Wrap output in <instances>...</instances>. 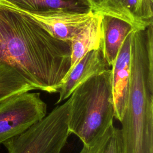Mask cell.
I'll use <instances>...</instances> for the list:
<instances>
[{"mask_svg":"<svg viewBox=\"0 0 153 153\" xmlns=\"http://www.w3.org/2000/svg\"><path fill=\"white\" fill-rule=\"evenodd\" d=\"M69 98V130L79 138L83 145H89L113 124L111 69L83 82Z\"/></svg>","mask_w":153,"mask_h":153,"instance_id":"cell-3","label":"cell"},{"mask_svg":"<svg viewBox=\"0 0 153 153\" xmlns=\"http://www.w3.org/2000/svg\"><path fill=\"white\" fill-rule=\"evenodd\" d=\"M111 69L102 48L93 50L85 54L68 72L59 88V97L56 104L70 97L77 86L90 78Z\"/></svg>","mask_w":153,"mask_h":153,"instance_id":"cell-8","label":"cell"},{"mask_svg":"<svg viewBox=\"0 0 153 153\" xmlns=\"http://www.w3.org/2000/svg\"><path fill=\"white\" fill-rule=\"evenodd\" d=\"M25 10L34 11L63 9L84 12L89 9L82 0H7Z\"/></svg>","mask_w":153,"mask_h":153,"instance_id":"cell-13","label":"cell"},{"mask_svg":"<svg viewBox=\"0 0 153 153\" xmlns=\"http://www.w3.org/2000/svg\"><path fill=\"white\" fill-rule=\"evenodd\" d=\"M94 13L122 20L133 29L143 30L148 25L140 21L136 16L137 0H82Z\"/></svg>","mask_w":153,"mask_h":153,"instance_id":"cell-10","label":"cell"},{"mask_svg":"<svg viewBox=\"0 0 153 153\" xmlns=\"http://www.w3.org/2000/svg\"><path fill=\"white\" fill-rule=\"evenodd\" d=\"M132 29L127 33L111 68L114 117L120 122L124 114L129 91Z\"/></svg>","mask_w":153,"mask_h":153,"instance_id":"cell-7","label":"cell"},{"mask_svg":"<svg viewBox=\"0 0 153 153\" xmlns=\"http://www.w3.org/2000/svg\"><path fill=\"white\" fill-rule=\"evenodd\" d=\"M47 115L39 93L25 92L0 101V144L19 135Z\"/></svg>","mask_w":153,"mask_h":153,"instance_id":"cell-5","label":"cell"},{"mask_svg":"<svg viewBox=\"0 0 153 153\" xmlns=\"http://www.w3.org/2000/svg\"><path fill=\"white\" fill-rule=\"evenodd\" d=\"M103 38L102 50L110 67L127 35L133 29L126 22L114 17L103 16Z\"/></svg>","mask_w":153,"mask_h":153,"instance_id":"cell-11","label":"cell"},{"mask_svg":"<svg viewBox=\"0 0 153 153\" xmlns=\"http://www.w3.org/2000/svg\"><path fill=\"white\" fill-rule=\"evenodd\" d=\"M70 108L69 97L25 131L4 142L8 153H60L71 134Z\"/></svg>","mask_w":153,"mask_h":153,"instance_id":"cell-4","label":"cell"},{"mask_svg":"<svg viewBox=\"0 0 153 153\" xmlns=\"http://www.w3.org/2000/svg\"><path fill=\"white\" fill-rule=\"evenodd\" d=\"M79 153H123L120 129L111 125L89 145H83Z\"/></svg>","mask_w":153,"mask_h":153,"instance_id":"cell-14","label":"cell"},{"mask_svg":"<svg viewBox=\"0 0 153 153\" xmlns=\"http://www.w3.org/2000/svg\"><path fill=\"white\" fill-rule=\"evenodd\" d=\"M135 14L144 24L149 25L152 23L153 0H137Z\"/></svg>","mask_w":153,"mask_h":153,"instance_id":"cell-15","label":"cell"},{"mask_svg":"<svg viewBox=\"0 0 153 153\" xmlns=\"http://www.w3.org/2000/svg\"><path fill=\"white\" fill-rule=\"evenodd\" d=\"M23 10L53 36L69 43L95 14L90 9L84 12L63 9L34 11Z\"/></svg>","mask_w":153,"mask_h":153,"instance_id":"cell-6","label":"cell"},{"mask_svg":"<svg viewBox=\"0 0 153 153\" xmlns=\"http://www.w3.org/2000/svg\"><path fill=\"white\" fill-rule=\"evenodd\" d=\"M102 21L103 16L95 13L71 39L69 71L87 53L102 48L103 38Z\"/></svg>","mask_w":153,"mask_h":153,"instance_id":"cell-9","label":"cell"},{"mask_svg":"<svg viewBox=\"0 0 153 153\" xmlns=\"http://www.w3.org/2000/svg\"><path fill=\"white\" fill-rule=\"evenodd\" d=\"M0 64L16 71L36 90L57 93L70 69V43L0 0Z\"/></svg>","mask_w":153,"mask_h":153,"instance_id":"cell-1","label":"cell"},{"mask_svg":"<svg viewBox=\"0 0 153 153\" xmlns=\"http://www.w3.org/2000/svg\"><path fill=\"white\" fill-rule=\"evenodd\" d=\"M36 90L13 68L0 64V101L10 96Z\"/></svg>","mask_w":153,"mask_h":153,"instance_id":"cell-12","label":"cell"},{"mask_svg":"<svg viewBox=\"0 0 153 153\" xmlns=\"http://www.w3.org/2000/svg\"><path fill=\"white\" fill-rule=\"evenodd\" d=\"M132 29L131 74L121 134L123 153H153V28Z\"/></svg>","mask_w":153,"mask_h":153,"instance_id":"cell-2","label":"cell"}]
</instances>
